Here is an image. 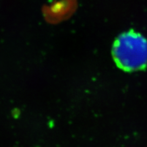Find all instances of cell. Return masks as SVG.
I'll return each mask as SVG.
<instances>
[{
    "instance_id": "1",
    "label": "cell",
    "mask_w": 147,
    "mask_h": 147,
    "mask_svg": "<svg viewBox=\"0 0 147 147\" xmlns=\"http://www.w3.org/2000/svg\"><path fill=\"white\" fill-rule=\"evenodd\" d=\"M112 55L118 67L123 71L144 69L147 66V40L134 30L125 32L114 41Z\"/></svg>"
}]
</instances>
